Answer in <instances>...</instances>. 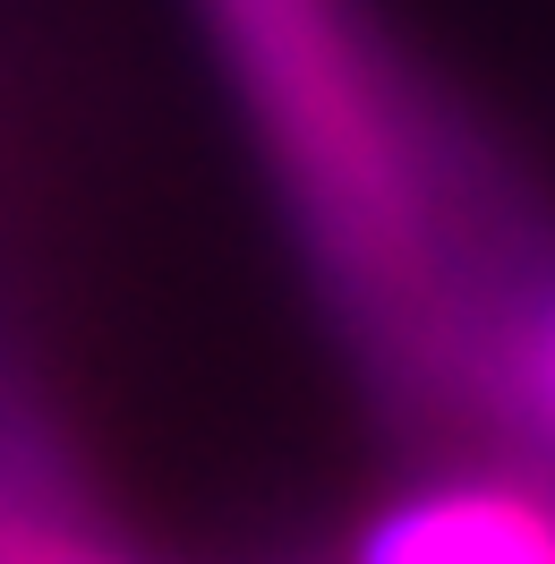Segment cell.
I'll return each mask as SVG.
<instances>
[{
	"label": "cell",
	"mask_w": 555,
	"mask_h": 564,
	"mask_svg": "<svg viewBox=\"0 0 555 564\" xmlns=\"http://www.w3.org/2000/svg\"><path fill=\"white\" fill-rule=\"evenodd\" d=\"M461 411H487L521 454L555 470V257H530L487 308Z\"/></svg>",
	"instance_id": "3957f363"
},
{
	"label": "cell",
	"mask_w": 555,
	"mask_h": 564,
	"mask_svg": "<svg viewBox=\"0 0 555 564\" xmlns=\"http://www.w3.org/2000/svg\"><path fill=\"white\" fill-rule=\"evenodd\" d=\"M197 26L359 359L384 393L461 411L487 308L530 265L461 120L368 0H197Z\"/></svg>",
	"instance_id": "6da1fadb"
},
{
	"label": "cell",
	"mask_w": 555,
	"mask_h": 564,
	"mask_svg": "<svg viewBox=\"0 0 555 564\" xmlns=\"http://www.w3.org/2000/svg\"><path fill=\"white\" fill-rule=\"evenodd\" d=\"M359 564H555V488L547 479H436L368 522Z\"/></svg>",
	"instance_id": "7a4b0ae2"
},
{
	"label": "cell",
	"mask_w": 555,
	"mask_h": 564,
	"mask_svg": "<svg viewBox=\"0 0 555 564\" xmlns=\"http://www.w3.org/2000/svg\"><path fill=\"white\" fill-rule=\"evenodd\" d=\"M0 564H145V556L120 547L111 530H95L77 505L0 470Z\"/></svg>",
	"instance_id": "277c9868"
}]
</instances>
